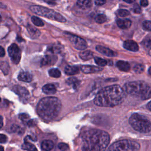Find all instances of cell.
Returning a JSON list of instances; mask_svg holds the SVG:
<instances>
[{"label":"cell","mask_w":151,"mask_h":151,"mask_svg":"<svg viewBox=\"0 0 151 151\" xmlns=\"http://www.w3.org/2000/svg\"><path fill=\"white\" fill-rule=\"evenodd\" d=\"M82 139V151H104L110 142L109 133L99 129L86 130Z\"/></svg>","instance_id":"cell-1"},{"label":"cell","mask_w":151,"mask_h":151,"mask_svg":"<svg viewBox=\"0 0 151 151\" xmlns=\"http://www.w3.org/2000/svg\"><path fill=\"white\" fill-rule=\"evenodd\" d=\"M125 99L124 90L119 85H111L101 89L96 94L94 103L100 107H114L120 104Z\"/></svg>","instance_id":"cell-2"},{"label":"cell","mask_w":151,"mask_h":151,"mask_svg":"<svg viewBox=\"0 0 151 151\" xmlns=\"http://www.w3.org/2000/svg\"><path fill=\"white\" fill-rule=\"evenodd\" d=\"M61 109V103L58 98L47 97L40 100L37 111L41 118L48 121L55 119L59 114Z\"/></svg>","instance_id":"cell-3"},{"label":"cell","mask_w":151,"mask_h":151,"mask_svg":"<svg viewBox=\"0 0 151 151\" xmlns=\"http://www.w3.org/2000/svg\"><path fill=\"white\" fill-rule=\"evenodd\" d=\"M124 90L127 94L139 96L143 100L151 98V86L143 81L128 82L124 84Z\"/></svg>","instance_id":"cell-4"},{"label":"cell","mask_w":151,"mask_h":151,"mask_svg":"<svg viewBox=\"0 0 151 151\" xmlns=\"http://www.w3.org/2000/svg\"><path fill=\"white\" fill-rule=\"evenodd\" d=\"M129 123L134 130L140 133H148L151 130V122L145 116L138 113L130 116Z\"/></svg>","instance_id":"cell-5"},{"label":"cell","mask_w":151,"mask_h":151,"mask_svg":"<svg viewBox=\"0 0 151 151\" xmlns=\"http://www.w3.org/2000/svg\"><path fill=\"white\" fill-rule=\"evenodd\" d=\"M30 10L34 14L45 18H47L50 19L57 21L60 22H66V19L60 13L44 6L32 5L30 6Z\"/></svg>","instance_id":"cell-6"},{"label":"cell","mask_w":151,"mask_h":151,"mask_svg":"<svg viewBox=\"0 0 151 151\" xmlns=\"http://www.w3.org/2000/svg\"><path fill=\"white\" fill-rule=\"evenodd\" d=\"M131 142L127 140L117 141L109 146L107 151H129L132 150Z\"/></svg>","instance_id":"cell-7"},{"label":"cell","mask_w":151,"mask_h":151,"mask_svg":"<svg viewBox=\"0 0 151 151\" xmlns=\"http://www.w3.org/2000/svg\"><path fill=\"white\" fill-rule=\"evenodd\" d=\"M67 37L72 45L76 49L83 50L87 47V44L86 41L82 38L70 34H67Z\"/></svg>","instance_id":"cell-8"},{"label":"cell","mask_w":151,"mask_h":151,"mask_svg":"<svg viewBox=\"0 0 151 151\" xmlns=\"http://www.w3.org/2000/svg\"><path fill=\"white\" fill-rule=\"evenodd\" d=\"M8 53L13 63L18 64L21 60V51L16 44H12L8 48Z\"/></svg>","instance_id":"cell-9"},{"label":"cell","mask_w":151,"mask_h":151,"mask_svg":"<svg viewBox=\"0 0 151 151\" xmlns=\"http://www.w3.org/2000/svg\"><path fill=\"white\" fill-rule=\"evenodd\" d=\"M13 91L23 100L28 99L29 97V92L27 88L20 86H14L12 88Z\"/></svg>","instance_id":"cell-10"},{"label":"cell","mask_w":151,"mask_h":151,"mask_svg":"<svg viewBox=\"0 0 151 151\" xmlns=\"http://www.w3.org/2000/svg\"><path fill=\"white\" fill-rule=\"evenodd\" d=\"M80 69L81 71H83L84 73H86V74L94 73L96 72L100 71L103 70V68L101 67L94 66V65H81Z\"/></svg>","instance_id":"cell-11"},{"label":"cell","mask_w":151,"mask_h":151,"mask_svg":"<svg viewBox=\"0 0 151 151\" xmlns=\"http://www.w3.org/2000/svg\"><path fill=\"white\" fill-rule=\"evenodd\" d=\"M123 47L124 48L133 52H136L139 50V46L137 44L135 41L130 40L125 41L123 43Z\"/></svg>","instance_id":"cell-12"},{"label":"cell","mask_w":151,"mask_h":151,"mask_svg":"<svg viewBox=\"0 0 151 151\" xmlns=\"http://www.w3.org/2000/svg\"><path fill=\"white\" fill-rule=\"evenodd\" d=\"M96 48V50L99 51L100 53L108 57H113L116 55V54L111 50L101 45H97Z\"/></svg>","instance_id":"cell-13"},{"label":"cell","mask_w":151,"mask_h":151,"mask_svg":"<svg viewBox=\"0 0 151 151\" xmlns=\"http://www.w3.org/2000/svg\"><path fill=\"white\" fill-rule=\"evenodd\" d=\"M18 78L19 80L22 81L30 82L32 80V76L29 72L21 71L18 76Z\"/></svg>","instance_id":"cell-14"},{"label":"cell","mask_w":151,"mask_h":151,"mask_svg":"<svg viewBox=\"0 0 151 151\" xmlns=\"http://www.w3.org/2000/svg\"><path fill=\"white\" fill-rule=\"evenodd\" d=\"M117 24L122 29H127L130 27L132 21L128 19H119L117 21Z\"/></svg>","instance_id":"cell-15"},{"label":"cell","mask_w":151,"mask_h":151,"mask_svg":"<svg viewBox=\"0 0 151 151\" xmlns=\"http://www.w3.org/2000/svg\"><path fill=\"white\" fill-rule=\"evenodd\" d=\"M116 66L117 68L122 71H128L130 68L129 63L125 61L120 60L116 63Z\"/></svg>","instance_id":"cell-16"},{"label":"cell","mask_w":151,"mask_h":151,"mask_svg":"<svg viewBox=\"0 0 151 151\" xmlns=\"http://www.w3.org/2000/svg\"><path fill=\"white\" fill-rule=\"evenodd\" d=\"M42 91L47 94H53L56 92V88L52 84H47L42 87Z\"/></svg>","instance_id":"cell-17"},{"label":"cell","mask_w":151,"mask_h":151,"mask_svg":"<svg viewBox=\"0 0 151 151\" xmlns=\"http://www.w3.org/2000/svg\"><path fill=\"white\" fill-rule=\"evenodd\" d=\"M54 143L50 140H44L41 143V148L44 151H50L54 147Z\"/></svg>","instance_id":"cell-18"},{"label":"cell","mask_w":151,"mask_h":151,"mask_svg":"<svg viewBox=\"0 0 151 151\" xmlns=\"http://www.w3.org/2000/svg\"><path fill=\"white\" fill-rule=\"evenodd\" d=\"M64 72L66 74L71 76L78 73L79 69L77 67L74 65H67L64 68Z\"/></svg>","instance_id":"cell-19"},{"label":"cell","mask_w":151,"mask_h":151,"mask_svg":"<svg viewBox=\"0 0 151 151\" xmlns=\"http://www.w3.org/2000/svg\"><path fill=\"white\" fill-rule=\"evenodd\" d=\"M27 30H28L29 35V36L31 37V38H33V39L37 38L40 35V31L38 29H36L35 28L31 26V25L28 26V27L27 28Z\"/></svg>","instance_id":"cell-20"},{"label":"cell","mask_w":151,"mask_h":151,"mask_svg":"<svg viewBox=\"0 0 151 151\" xmlns=\"http://www.w3.org/2000/svg\"><path fill=\"white\" fill-rule=\"evenodd\" d=\"M77 6L82 9H87L91 6V0H78L77 2Z\"/></svg>","instance_id":"cell-21"},{"label":"cell","mask_w":151,"mask_h":151,"mask_svg":"<svg viewBox=\"0 0 151 151\" xmlns=\"http://www.w3.org/2000/svg\"><path fill=\"white\" fill-rule=\"evenodd\" d=\"M22 149L27 151H38L35 145L27 140H25L24 143L22 145Z\"/></svg>","instance_id":"cell-22"},{"label":"cell","mask_w":151,"mask_h":151,"mask_svg":"<svg viewBox=\"0 0 151 151\" xmlns=\"http://www.w3.org/2000/svg\"><path fill=\"white\" fill-rule=\"evenodd\" d=\"M79 56L83 60H88L93 57V53L90 51H84L81 52Z\"/></svg>","instance_id":"cell-23"},{"label":"cell","mask_w":151,"mask_h":151,"mask_svg":"<svg viewBox=\"0 0 151 151\" xmlns=\"http://www.w3.org/2000/svg\"><path fill=\"white\" fill-rule=\"evenodd\" d=\"M49 75L54 78H58L61 76V72L58 68H51L48 71Z\"/></svg>","instance_id":"cell-24"},{"label":"cell","mask_w":151,"mask_h":151,"mask_svg":"<svg viewBox=\"0 0 151 151\" xmlns=\"http://www.w3.org/2000/svg\"><path fill=\"white\" fill-rule=\"evenodd\" d=\"M31 21L36 26H38V27H42L44 25V22L41 19H40L39 18H38L36 16H32L31 17Z\"/></svg>","instance_id":"cell-25"},{"label":"cell","mask_w":151,"mask_h":151,"mask_svg":"<svg viewBox=\"0 0 151 151\" xmlns=\"http://www.w3.org/2000/svg\"><path fill=\"white\" fill-rule=\"evenodd\" d=\"M52 59L51 56L50 55H45L41 61V65L44 66V65H50L52 64Z\"/></svg>","instance_id":"cell-26"},{"label":"cell","mask_w":151,"mask_h":151,"mask_svg":"<svg viewBox=\"0 0 151 151\" xmlns=\"http://www.w3.org/2000/svg\"><path fill=\"white\" fill-rule=\"evenodd\" d=\"M79 81L75 77H71V78H68L67 80V83L69 85H71L73 86V87L74 88H76L78 87V85L79 84Z\"/></svg>","instance_id":"cell-27"},{"label":"cell","mask_w":151,"mask_h":151,"mask_svg":"<svg viewBox=\"0 0 151 151\" xmlns=\"http://www.w3.org/2000/svg\"><path fill=\"white\" fill-rule=\"evenodd\" d=\"M107 18L104 14H99L95 18V21L99 24H102L106 21Z\"/></svg>","instance_id":"cell-28"},{"label":"cell","mask_w":151,"mask_h":151,"mask_svg":"<svg viewBox=\"0 0 151 151\" xmlns=\"http://www.w3.org/2000/svg\"><path fill=\"white\" fill-rule=\"evenodd\" d=\"M94 61L95 63L99 66L103 67V66H105L107 64V61L101 58H99V57H95L94 58Z\"/></svg>","instance_id":"cell-29"},{"label":"cell","mask_w":151,"mask_h":151,"mask_svg":"<svg viewBox=\"0 0 151 151\" xmlns=\"http://www.w3.org/2000/svg\"><path fill=\"white\" fill-rule=\"evenodd\" d=\"M1 68L5 74H7L9 70V66L6 62L2 61L1 64Z\"/></svg>","instance_id":"cell-30"},{"label":"cell","mask_w":151,"mask_h":151,"mask_svg":"<svg viewBox=\"0 0 151 151\" xmlns=\"http://www.w3.org/2000/svg\"><path fill=\"white\" fill-rule=\"evenodd\" d=\"M145 69V67L142 64H136L134 67L133 70L136 73H142Z\"/></svg>","instance_id":"cell-31"},{"label":"cell","mask_w":151,"mask_h":151,"mask_svg":"<svg viewBox=\"0 0 151 151\" xmlns=\"http://www.w3.org/2000/svg\"><path fill=\"white\" fill-rule=\"evenodd\" d=\"M18 117L22 122H28L29 120V116L27 113H21L19 114Z\"/></svg>","instance_id":"cell-32"},{"label":"cell","mask_w":151,"mask_h":151,"mask_svg":"<svg viewBox=\"0 0 151 151\" xmlns=\"http://www.w3.org/2000/svg\"><path fill=\"white\" fill-rule=\"evenodd\" d=\"M49 50L53 53H57L61 51V47L57 45H53L49 48Z\"/></svg>","instance_id":"cell-33"},{"label":"cell","mask_w":151,"mask_h":151,"mask_svg":"<svg viewBox=\"0 0 151 151\" xmlns=\"http://www.w3.org/2000/svg\"><path fill=\"white\" fill-rule=\"evenodd\" d=\"M143 27L145 29L151 31V21H146L143 22Z\"/></svg>","instance_id":"cell-34"},{"label":"cell","mask_w":151,"mask_h":151,"mask_svg":"<svg viewBox=\"0 0 151 151\" xmlns=\"http://www.w3.org/2000/svg\"><path fill=\"white\" fill-rule=\"evenodd\" d=\"M58 147L61 151H67L69 148L68 145L65 143H60L58 145Z\"/></svg>","instance_id":"cell-35"},{"label":"cell","mask_w":151,"mask_h":151,"mask_svg":"<svg viewBox=\"0 0 151 151\" xmlns=\"http://www.w3.org/2000/svg\"><path fill=\"white\" fill-rule=\"evenodd\" d=\"M143 45L147 48H151V38H147L145 39L143 42Z\"/></svg>","instance_id":"cell-36"},{"label":"cell","mask_w":151,"mask_h":151,"mask_svg":"<svg viewBox=\"0 0 151 151\" xmlns=\"http://www.w3.org/2000/svg\"><path fill=\"white\" fill-rule=\"evenodd\" d=\"M118 14L120 17H125L129 15V12L126 9H120L118 11Z\"/></svg>","instance_id":"cell-37"},{"label":"cell","mask_w":151,"mask_h":151,"mask_svg":"<svg viewBox=\"0 0 151 151\" xmlns=\"http://www.w3.org/2000/svg\"><path fill=\"white\" fill-rule=\"evenodd\" d=\"M11 130L14 132H17L19 133H22L23 132L22 129L19 126L17 125H13L11 127Z\"/></svg>","instance_id":"cell-38"},{"label":"cell","mask_w":151,"mask_h":151,"mask_svg":"<svg viewBox=\"0 0 151 151\" xmlns=\"http://www.w3.org/2000/svg\"><path fill=\"white\" fill-rule=\"evenodd\" d=\"M7 141V137L3 134H0V142L1 143H5Z\"/></svg>","instance_id":"cell-39"},{"label":"cell","mask_w":151,"mask_h":151,"mask_svg":"<svg viewBox=\"0 0 151 151\" xmlns=\"http://www.w3.org/2000/svg\"><path fill=\"white\" fill-rule=\"evenodd\" d=\"M106 2V0H95V4L99 6L103 5Z\"/></svg>","instance_id":"cell-40"},{"label":"cell","mask_w":151,"mask_h":151,"mask_svg":"<svg viewBox=\"0 0 151 151\" xmlns=\"http://www.w3.org/2000/svg\"><path fill=\"white\" fill-rule=\"evenodd\" d=\"M148 1L147 0H140V5L142 6H147L148 5Z\"/></svg>","instance_id":"cell-41"},{"label":"cell","mask_w":151,"mask_h":151,"mask_svg":"<svg viewBox=\"0 0 151 151\" xmlns=\"http://www.w3.org/2000/svg\"><path fill=\"white\" fill-rule=\"evenodd\" d=\"M0 52H0L1 57H4L5 55V51H4V48H3V47L2 46L0 47Z\"/></svg>","instance_id":"cell-42"},{"label":"cell","mask_w":151,"mask_h":151,"mask_svg":"<svg viewBox=\"0 0 151 151\" xmlns=\"http://www.w3.org/2000/svg\"><path fill=\"white\" fill-rule=\"evenodd\" d=\"M134 12L135 13L139 14V13H140V12H142V10H141V9H140L139 7H137V8H135L134 9Z\"/></svg>","instance_id":"cell-43"},{"label":"cell","mask_w":151,"mask_h":151,"mask_svg":"<svg viewBox=\"0 0 151 151\" xmlns=\"http://www.w3.org/2000/svg\"><path fill=\"white\" fill-rule=\"evenodd\" d=\"M44 1L49 4H54L55 2V0H44Z\"/></svg>","instance_id":"cell-44"},{"label":"cell","mask_w":151,"mask_h":151,"mask_svg":"<svg viewBox=\"0 0 151 151\" xmlns=\"http://www.w3.org/2000/svg\"><path fill=\"white\" fill-rule=\"evenodd\" d=\"M147 109H149V110L151 111V101L149 103H147Z\"/></svg>","instance_id":"cell-45"},{"label":"cell","mask_w":151,"mask_h":151,"mask_svg":"<svg viewBox=\"0 0 151 151\" xmlns=\"http://www.w3.org/2000/svg\"><path fill=\"white\" fill-rule=\"evenodd\" d=\"M124 1H125L127 3H129V4H130V3H133V2H134L135 0H123Z\"/></svg>","instance_id":"cell-46"},{"label":"cell","mask_w":151,"mask_h":151,"mask_svg":"<svg viewBox=\"0 0 151 151\" xmlns=\"http://www.w3.org/2000/svg\"><path fill=\"white\" fill-rule=\"evenodd\" d=\"M1 128L2 127V124H3V119H2V116H1Z\"/></svg>","instance_id":"cell-47"},{"label":"cell","mask_w":151,"mask_h":151,"mask_svg":"<svg viewBox=\"0 0 151 151\" xmlns=\"http://www.w3.org/2000/svg\"><path fill=\"white\" fill-rule=\"evenodd\" d=\"M148 73H149V74L151 76V67L149 68V70H148Z\"/></svg>","instance_id":"cell-48"},{"label":"cell","mask_w":151,"mask_h":151,"mask_svg":"<svg viewBox=\"0 0 151 151\" xmlns=\"http://www.w3.org/2000/svg\"><path fill=\"white\" fill-rule=\"evenodd\" d=\"M1 151H4V147L2 146H1Z\"/></svg>","instance_id":"cell-49"},{"label":"cell","mask_w":151,"mask_h":151,"mask_svg":"<svg viewBox=\"0 0 151 151\" xmlns=\"http://www.w3.org/2000/svg\"><path fill=\"white\" fill-rule=\"evenodd\" d=\"M149 54L151 55V50L149 51Z\"/></svg>","instance_id":"cell-50"}]
</instances>
